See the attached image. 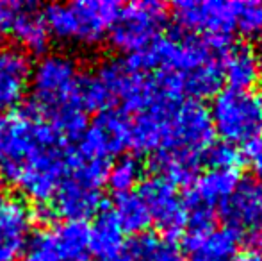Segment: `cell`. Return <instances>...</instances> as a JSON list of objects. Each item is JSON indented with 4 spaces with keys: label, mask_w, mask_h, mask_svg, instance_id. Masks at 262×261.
Segmentation results:
<instances>
[{
    "label": "cell",
    "mask_w": 262,
    "mask_h": 261,
    "mask_svg": "<svg viewBox=\"0 0 262 261\" xmlns=\"http://www.w3.org/2000/svg\"><path fill=\"white\" fill-rule=\"evenodd\" d=\"M70 150L49 120L27 106L7 115L0 139V174L29 198L49 204L66 174Z\"/></svg>",
    "instance_id": "1"
},
{
    "label": "cell",
    "mask_w": 262,
    "mask_h": 261,
    "mask_svg": "<svg viewBox=\"0 0 262 261\" xmlns=\"http://www.w3.org/2000/svg\"><path fill=\"white\" fill-rule=\"evenodd\" d=\"M214 138L210 113L202 102L157 104L130 122V147L148 154L202 159Z\"/></svg>",
    "instance_id": "2"
},
{
    "label": "cell",
    "mask_w": 262,
    "mask_h": 261,
    "mask_svg": "<svg viewBox=\"0 0 262 261\" xmlns=\"http://www.w3.org/2000/svg\"><path fill=\"white\" fill-rule=\"evenodd\" d=\"M121 7L111 0H80L72 4H50L43 18L50 36L80 45H97L113 29Z\"/></svg>",
    "instance_id": "3"
},
{
    "label": "cell",
    "mask_w": 262,
    "mask_h": 261,
    "mask_svg": "<svg viewBox=\"0 0 262 261\" xmlns=\"http://www.w3.org/2000/svg\"><path fill=\"white\" fill-rule=\"evenodd\" d=\"M79 83V65L73 57L59 52L47 54L32 66L29 84L32 88V104L29 106L45 120L68 108H80Z\"/></svg>",
    "instance_id": "4"
},
{
    "label": "cell",
    "mask_w": 262,
    "mask_h": 261,
    "mask_svg": "<svg viewBox=\"0 0 262 261\" xmlns=\"http://www.w3.org/2000/svg\"><path fill=\"white\" fill-rule=\"evenodd\" d=\"M212 59V54L204 39L191 34L171 32L168 36L157 38L152 45L141 52L130 54L127 57V63L132 68L145 73L161 68V72L187 75Z\"/></svg>",
    "instance_id": "5"
},
{
    "label": "cell",
    "mask_w": 262,
    "mask_h": 261,
    "mask_svg": "<svg viewBox=\"0 0 262 261\" xmlns=\"http://www.w3.org/2000/svg\"><path fill=\"white\" fill-rule=\"evenodd\" d=\"M210 122L221 142L248 143L262 132L260 101L250 91L223 90L214 97L210 108Z\"/></svg>",
    "instance_id": "6"
},
{
    "label": "cell",
    "mask_w": 262,
    "mask_h": 261,
    "mask_svg": "<svg viewBox=\"0 0 262 261\" xmlns=\"http://www.w3.org/2000/svg\"><path fill=\"white\" fill-rule=\"evenodd\" d=\"M239 2H177L173 14L180 27L205 34L209 50L227 52L232 47V31L237 20Z\"/></svg>",
    "instance_id": "7"
},
{
    "label": "cell",
    "mask_w": 262,
    "mask_h": 261,
    "mask_svg": "<svg viewBox=\"0 0 262 261\" xmlns=\"http://www.w3.org/2000/svg\"><path fill=\"white\" fill-rule=\"evenodd\" d=\"M166 22V7L161 2H132L120 9L111 29V43L114 49L127 54L145 50L159 38Z\"/></svg>",
    "instance_id": "8"
},
{
    "label": "cell",
    "mask_w": 262,
    "mask_h": 261,
    "mask_svg": "<svg viewBox=\"0 0 262 261\" xmlns=\"http://www.w3.org/2000/svg\"><path fill=\"white\" fill-rule=\"evenodd\" d=\"M221 216L228 229L252 240H262V183L243 179L221 204Z\"/></svg>",
    "instance_id": "9"
},
{
    "label": "cell",
    "mask_w": 262,
    "mask_h": 261,
    "mask_svg": "<svg viewBox=\"0 0 262 261\" xmlns=\"http://www.w3.org/2000/svg\"><path fill=\"white\" fill-rule=\"evenodd\" d=\"M138 195L145 202L150 218L161 227L168 240L182 233L186 226V206L173 183L162 175H152L143 181Z\"/></svg>",
    "instance_id": "10"
},
{
    "label": "cell",
    "mask_w": 262,
    "mask_h": 261,
    "mask_svg": "<svg viewBox=\"0 0 262 261\" xmlns=\"http://www.w3.org/2000/svg\"><path fill=\"white\" fill-rule=\"evenodd\" d=\"M47 206L52 211V216H61L64 222H84L100 209V186L66 170L52 200Z\"/></svg>",
    "instance_id": "11"
},
{
    "label": "cell",
    "mask_w": 262,
    "mask_h": 261,
    "mask_svg": "<svg viewBox=\"0 0 262 261\" xmlns=\"http://www.w3.org/2000/svg\"><path fill=\"white\" fill-rule=\"evenodd\" d=\"M127 147H130V120L120 111H102L80 136L79 150L107 161Z\"/></svg>",
    "instance_id": "12"
},
{
    "label": "cell",
    "mask_w": 262,
    "mask_h": 261,
    "mask_svg": "<svg viewBox=\"0 0 262 261\" xmlns=\"http://www.w3.org/2000/svg\"><path fill=\"white\" fill-rule=\"evenodd\" d=\"M34 213L21 198L0 200V261H13L25 251L31 238Z\"/></svg>",
    "instance_id": "13"
},
{
    "label": "cell",
    "mask_w": 262,
    "mask_h": 261,
    "mask_svg": "<svg viewBox=\"0 0 262 261\" xmlns=\"http://www.w3.org/2000/svg\"><path fill=\"white\" fill-rule=\"evenodd\" d=\"M32 65L27 54L14 47L0 49V111L16 106L31 84Z\"/></svg>",
    "instance_id": "14"
},
{
    "label": "cell",
    "mask_w": 262,
    "mask_h": 261,
    "mask_svg": "<svg viewBox=\"0 0 262 261\" xmlns=\"http://www.w3.org/2000/svg\"><path fill=\"white\" fill-rule=\"evenodd\" d=\"M237 245L239 234L228 227L186 236V249L194 261H230L237 254Z\"/></svg>",
    "instance_id": "15"
},
{
    "label": "cell",
    "mask_w": 262,
    "mask_h": 261,
    "mask_svg": "<svg viewBox=\"0 0 262 261\" xmlns=\"http://www.w3.org/2000/svg\"><path fill=\"white\" fill-rule=\"evenodd\" d=\"M239 183L237 170H210L196 179L186 204L214 209L228 198Z\"/></svg>",
    "instance_id": "16"
},
{
    "label": "cell",
    "mask_w": 262,
    "mask_h": 261,
    "mask_svg": "<svg viewBox=\"0 0 262 261\" xmlns=\"http://www.w3.org/2000/svg\"><path fill=\"white\" fill-rule=\"evenodd\" d=\"M11 34L21 47V52L41 54L47 50L50 42V32L45 24L43 13H39L32 4H24L20 13L14 18Z\"/></svg>",
    "instance_id": "17"
},
{
    "label": "cell",
    "mask_w": 262,
    "mask_h": 261,
    "mask_svg": "<svg viewBox=\"0 0 262 261\" xmlns=\"http://www.w3.org/2000/svg\"><path fill=\"white\" fill-rule=\"evenodd\" d=\"M223 79L230 84V90L248 91L259 83V66L253 50L246 45H232L225 52L221 65Z\"/></svg>",
    "instance_id": "18"
},
{
    "label": "cell",
    "mask_w": 262,
    "mask_h": 261,
    "mask_svg": "<svg viewBox=\"0 0 262 261\" xmlns=\"http://www.w3.org/2000/svg\"><path fill=\"white\" fill-rule=\"evenodd\" d=\"M59 261H86L90 254V226L86 222H62L49 231Z\"/></svg>",
    "instance_id": "19"
},
{
    "label": "cell",
    "mask_w": 262,
    "mask_h": 261,
    "mask_svg": "<svg viewBox=\"0 0 262 261\" xmlns=\"http://www.w3.org/2000/svg\"><path fill=\"white\" fill-rule=\"evenodd\" d=\"M123 236L125 233L113 211L98 213L90 226V252H95L100 258L120 254Z\"/></svg>",
    "instance_id": "20"
},
{
    "label": "cell",
    "mask_w": 262,
    "mask_h": 261,
    "mask_svg": "<svg viewBox=\"0 0 262 261\" xmlns=\"http://www.w3.org/2000/svg\"><path fill=\"white\" fill-rule=\"evenodd\" d=\"M128 258L132 261H182V252L166 236L143 233L132 240Z\"/></svg>",
    "instance_id": "21"
},
{
    "label": "cell",
    "mask_w": 262,
    "mask_h": 261,
    "mask_svg": "<svg viewBox=\"0 0 262 261\" xmlns=\"http://www.w3.org/2000/svg\"><path fill=\"white\" fill-rule=\"evenodd\" d=\"M113 213L116 216L120 227L123 229V233L143 234L146 227L150 226V222H152L145 202L134 192L116 195Z\"/></svg>",
    "instance_id": "22"
},
{
    "label": "cell",
    "mask_w": 262,
    "mask_h": 261,
    "mask_svg": "<svg viewBox=\"0 0 262 261\" xmlns=\"http://www.w3.org/2000/svg\"><path fill=\"white\" fill-rule=\"evenodd\" d=\"M184 83V93L189 97L196 98H209L220 93V88L223 84V72H221V65L216 59L209 61L207 65L200 66V68L193 70L187 75H182Z\"/></svg>",
    "instance_id": "23"
},
{
    "label": "cell",
    "mask_w": 262,
    "mask_h": 261,
    "mask_svg": "<svg viewBox=\"0 0 262 261\" xmlns=\"http://www.w3.org/2000/svg\"><path fill=\"white\" fill-rule=\"evenodd\" d=\"M141 175H143L141 161L134 156H123L113 167H109L105 181L111 186V190L116 192V195H120V193L132 192V188L141 181Z\"/></svg>",
    "instance_id": "24"
},
{
    "label": "cell",
    "mask_w": 262,
    "mask_h": 261,
    "mask_svg": "<svg viewBox=\"0 0 262 261\" xmlns=\"http://www.w3.org/2000/svg\"><path fill=\"white\" fill-rule=\"evenodd\" d=\"M202 161H207L212 170H237V167L243 163V154L232 143L217 142L210 143L202 156Z\"/></svg>",
    "instance_id": "25"
},
{
    "label": "cell",
    "mask_w": 262,
    "mask_h": 261,
    "mask_svg": "<svg viewBox=\"0 0 262 261\" xmlns=\"http://www.w3.org/2000/svg\"><path fill=\"white\" fill-rule=\"evenodd\" d=\"M262 25V4L257 2H239L235 27L245 34H255Z\"/></svg>",
    "instance_id": "26"
},
{
    "label": "cell",
    "mask_w": 262,
    "mask_h": 261,
    "mask_svg": "<svg viewBox=\"0 0 262 261\" xmlns=\"http://www.w3.org/2000/svg\"><path fill=\"white\" fill-rule=\"evenodd\" d=\"M21 261H59L57 254L54 251L49 231L36 234L32 238L31 244L25 247V256Z\"/></svg>",
    "instance_id": "27"
},
{
    "label": "cell",
    "mask_w": 262,
    "mask_h": 261,
    "mask_svg": "<svg viewBox=\"0 0 262 261\" xmlns=\"http://www.w3.org/2000/svg\"><path fill=\"white\" fill-rule=\"evenodd\" d=\"M21 6H24L21 2H13V0H4V2H0V39H2L7 32H11L14 18L20 13Z\"/></svg>",
    "instance_id": "28"
},
{
    "label": "cell",
    "mask_w": 262,
    "mask_h": 261,
    "mask_svg": "<svg viewBox=\"0 0 262 261\" xmlns=\"http://www.w3.org/2000/svg\"><path fill=\"white\" fill-rule=\"evenodd\" d=\"M243 159L248 161L253 174H255L257 177H259V181L262 183V138L260 136L246 143Z\"/></svg>",
    "instance_id": "29"
},
{
    "label": "cell",
    "mask_w": 262,
    "mask_h": 261,
    "mask_svg": "<svg viewBox=\"0 0 262 261\" xmlns=\"http://www.w3.org/2000/svg\"><path fill=\"white\" fill-rule=\"evenodd\" d=\"M234 261H262V249L259 245H252L246 251L234 256Z\"/></svg>",
    "instance_id": "30"
},
{
    "label": "cell",
    "mask_w": 262,
    "mask_h": 261,
    "mask_svg": "<svg viewBox=\"0 0 262 261\" xmlns=\"http://www.w3.org/2000/svg\"><path fill=\"white\" fill-rule=\"evenodd\" d=\"M97 261H132L128 258V254H116V256H109V258H98Z\"/></svg>",
    "instance_id": "31"
},
{
    "label": "cell",
    "mask_w": 262,
    "mask_h": 261,
    "mask_svg": "<svg viewBox=\"0 0 262 261\" xmlns=\"http://www.w3.org/2000/svg\"><path fill=\"white\" fill-rule=\"evenodd\" d=\"M6 127H7V115L0 113V139H2L4 132H6Z\"/></svg>",
    "instance_id": "32"
},
{
    "label": "cell",
    "mask_w": 262,
    "mask_h": 261,
    "mask_svg": "<svg viewBox=\"0 0 262 261\" xmlns=\"http://www.w3.org/2000/svg\"><path fill=\"white\" fill-rule=\"evenodd\" d=\"M257 66H259V77H262V54L257 57Z\"/></svg>",
    "instance_id": "33"
},
{
    "label": "cell",
    "mask_w": 262,
    "mask_h": 261,
    "mask_svg": "<svg viewBox=\"0 0 262 261\" xmlns=\"http://www.w3.org/2000/svg\"><path fill=\"white\" fill-rule=\"evenodd\" d=\"M257 34H259V38H260V42H262V25H260V29H259V32H257Z\"/></svg>",
    "instance_id": "34"
},
{
    "label": "cell",
    "mask_w": 262,
    "mask_h": 261,
    "mask_svg": "<svg viewBox=\"0 0 262 261\" xmlns=\"http://www.w3.org/2000/svg\"><path fill=\"white\" fill-rule=\"evenodd\" d=\"M2 193H4V192H2V186H0V200H2V198H4Z\"/></svg>",
    "instance_id": "35"
},
{
    "label": "cell",
    "mask_w": 262,
    "mask_h": 261,
    "mask_svg": "<svg viewBox=\"0 0 262 261\" xmlns=\"http://www.w3.org/2000/svg\"><path fill=\"white\" fill-rule=\"evenodd\" d=\"M259 101H260V108H262V95H260V98H259Z\"/></svg>",
    "instance_id": "36"
}]
</instances>
